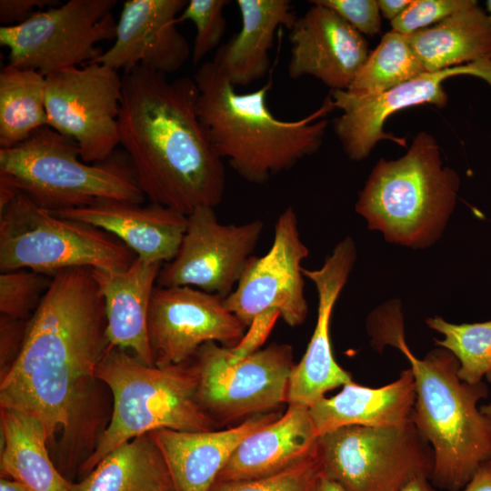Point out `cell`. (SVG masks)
I'll use <instances>...</instances> for the list:
<instances>
[{"mask_svg": "<svg viewBox=\"0 0 491 491\" xmlns=\"http://www.w3.org/2000/svg\"><path fill=\"white\" fill-rule=\"evenodd\" d=\"M104 298L90 267L60 270L28 320L23 348L0 381V408L29 414L49 439L85 427L96 367L108 347Z\"/></svg>", "mask_w": 491, "mask_h": 491, "instance_id": "6da1fadb", "label": "cell"}, {"mask_svg": "<svg viewBox=\"0 0 491 491\" xmlns=\"http://www.w3.org/2000/svg\"><path fill=\"white\" fill-rule=\"evenodd\" d=\"M119 145L137 185L151 203L185 215L216 206L225 190V170L198 116L195 79L136 65L122 75Z\"/></svg>", "mask_w": 491, "mask_h": 491, "instance_id": "7a4b0ae2", "label": "cell"}, {"mask_svg": "<svg viewBox=\"0 0 491 491\" xmlns=\"http://www.w3.org/2000/svg\"><path fill=\"white\" fill-rule=\"evenodd\" d=\"M366 326L376 350L392 346L409 362L416 382L411 420L433 449L431 482L438 489L460 491L491 458V418L478 406L488 396L487 386L462 381L459 362L446 348L416 357L406 342L397 300L374 310Z\"/></svg>", "mask_w": 491, "mask_h": 491, "instance_id": "3957f363", "label": "cell"}, {"mask_svg": "<svg viewBox=\"0 0 491 491\" xmlns=\"http://www.w3.org/2000/svg\"><path fill=\"white\" fill-rule=\"evenodd\" d=\"M194 79L198 116L210 143L222 160L251 183H265L315 154L327 128L325 116L336 108L329 95L301 119H279L267 105L271 80L253 92L236 93L213 60L202 63Z\"/></svg>", "mask_w": 491, "mask_h": 491, "instance_id": "277c9868", "label": "cell"}, {"mask_svg": "<svg viewBox=\"0 0 491 491\" xmlns=\"http://www.w3.org/2000/svg\"><path fill=\"white\" fill-rule=\"evenodd\" d=\"M190 360L148 366L132 353L108 346L95 376L111 391L112 416L80 465L81 475L85 476L115 448L142 435L159 429L214 430L215 422L198 401V371Z\"/></svg>", "mask_w": 491, "mask_h": 491, "instance_id": "5b68a950", "label": "cell"}, {"mask_svg": "<svg viewBox=\"0 0 491 491\" xmlns=\"http://www.w3.org/2000/svg\"><path fill=\"white\" fill-rule=\"evenodd\" d=\"M459 184L456 172L443 166L436 138L419 132L403 156L376 163L359 192L356 211L389 242L427 246L452 214Z\"/></svg>", "mask_w": 491, "mask_h": 491, "instance_id": "8992f818", "label": "cell"}, {"mask_svg": "<svg viewBox=\"0 0 491 491\" xmlns=\"http://www.w3.org/2000/svg\"><path fill=\"white\" fill-rule=\"evenodd\" d=\"M0 175L49 211L84 207L102 199L142 204L145 198L124 150L88 164L74 139L48 125L13 147L0 148Z\"/></svg>", "mask_w": 491, "mask_h": 491, "instance_id": "52a82bcc", "label": "cell"}, {"mask_svg": "<svg viewBox=\"0 0 491 491\" xmlns=\"http://www.w3.org/2000/svg\"><path fill=\"white\" fill-rule=\"evenodd\" d=\"M137 256L108 232L64 218L20 192L0 212V270L49 276L73 267L128 268Z\"/></svg>", "mask_w": 491, "mask_h": 491, "instance_id": "ba28073f", "label": "cell"}, {"mask_svg": "<svg viewBox=\"0 0 491 491\" xmlns=\"http://www.w3.org/2000/svg\"><path fill=\"white\" fill-rule=\"evenodd\" d=\"M322 474L347 491H400L431 480L434 453L413 422L402 426H346L319 436Z\"/></svg>", "mask_w": 491, "mask_h": 491, "instance_id": "9c48e42d", "label": "cell"}, {"mask_svg": "<svg viewBox=\"0 0 491 491\" xmlns=\"http://www.w3.org/2000/svg\"><path fill=\"white\" fill-rule=\"evenodd\" d=\"M115 0H70L36 10L22 24L0 27L9 65L44 76L89 64L103 54L98 43L115 40Z\"/></svg>", "mask_w": 491, "mask_h": 491, "instance_id": "30bf717a", "label": "cell"}, {"mask_svg": "<svg viewBox=\"0 0 491 491\" xmlns=\"http://www.w3.org/2000/svg\"><path fill=\"white\" fill-rule=\"evenodd\" d=\"M230 347L207 342L193 356L199 376L198 401L216 423L226 424L286 403L295 366L287 344H271L233 361Z\"/></svg>", "mask_w": 491, "mask_h": 491, "instance_id": "8fae6325", "label": "cell"}, {"mask_svg": "<svg viewBox=\"0 0 491 491\" xmlns=\"http://www.w3.org/2000/svg\"><path fill=\"white\" fill-rule=\"evenodd\" d=\"M295 209L286 207L275 224L274 240L262 256H252L225 307L248 328H273L281 317L288 326L302 325L308 313L302 262L308 256Z\"/></svg>", "mask_w": 491, "mask_h": 491, "instance_id": "7c38bea8", "label": "cell"}, {"mask_svg": "<svg viewBox=\"0 0 491 491\" xmlns=\"http://www.w3.org/2000/svg\"><path fill=\"white\" fill-rule=\"evenodd\" d=\"M122 76L92 62L45 76L48 126L71 137L88 164L108 158L119 145Z\"/></svg>", "mask_w": 491, "mask_h": 491, "instance_id": "4fadbf2b", "label": "cell"}, {"mask_svg": "<svg viewBox=\"0 0 491 491\" xmlns=\"http://www.w3.org/2000/svg\"><path fill=\"white\" fill-rule=\"evenodd\" d=\"M263 226L261 220L224 225L214 207L195 208L187 215L186 230L175 256L162 266L156 286H192L225 298L253 256Z\"/></svg>", "mask_w": 491, "mask_h": 491, "instance_id": "5bb4252c", "label": "cell"}, {"mask_svg": "<svg viewBox=\"0 0 491 491\" xmlns=\"http://www.w3.org/2000/svg\"><path fill=\"white\" fill-rule=\"evenodd\" d=\"M146 326L156 366L186 362L207 342L234 347L246 334L222 296L192 286H155Z\"/></svg>", "mask_w": 491, "mask_h": 491, "instance_id": "9a60e30c", "label": "cell"}, {"mask_svg": "<svg viewBox=\"0 0 491 491\" xmlns=\"http://www.w3.org/2000/svg\"><path fill=\"white\" fill-rule=\"evenodd\" d=\"M468 75L485 80L491 87V59L454 66L416 78L373 95H356L346 90H332L335 107L342 110L334 120L335 132L345 153L353 160L366 158L380 140L406 145L404 137L384 131L386 120L402 109L423 104L444 107L448 101L443 82L452 76Z\"/></svg>", "mask_w": 491, "mask_h": 491, "instance_id": "2e32d148", "label": "cell"}, {"mask_svg": "<svg viewBox=\"0 0 491 491\" xmlns=\"http://www.w3.org/2000/svg\"><path fill=\"white\" fill-rule=\"evenodd\" d=\"M356 257V245L349 236L340 241L319 269L303 267L304 276L316 286L317 318L307 348L295 365L288 382V406L310 408L332 389L353 382L349 372L334 357L330 320L334 306L345 286Z\"/></svg>", "mask_w": 491, "mask_h": 491, "instance_id": "e0dca14e", "label": "cell"}, {"mask_svg": "<svg viewBox=\"0 0 491 491\" xmlns=\"http://www.w3.org/2000/svg\"><path fill=\"white\" fill-rule=\"evenodd\" d=\"M187 2L125 1L114 44L93 62L124 73L140 65L165 75L178 71L192 55L186 38L176 27Z\"/></svg>", "mask_w": 491, "mask_h": 491, "instance_id": "ac0fdd59", "label": "cell"}, {"mask_svg": "<svg viewBox=\"0 0 491 491\" xmlns=\"http://www.w3.org/2000/svg\"><path fill=\"white\" fill-rule=\"evenodd\" d=\"M311 7L290 29L292 79L314 76L332 90H347L366 60V38L330 8L309 1Z\"/></svg>", "mask_w": 491, "mask_h": 491, "instance_id": "d6986e66", "label": "cell"}, {"mask_svg": "<svg viewBox=\"0 0 491 491\" xmlns=\"http://www.w3.org/2000/svg\"><path fill=\"white\" fill-rule=\"evenodd\" d=\"M94 225L115 235L149 263L170 262L176 255L187 225V215L151 203L102 199L78 208L51 211Z\"/></svg>", "mask_w": 491, "mask_h": 491, "instance_id": "ffe728a7", "label": "cell"}, {"mask_svg": "<svg viewBox=\"0 0 491 491\" xmlns=\"http://www.w3.org/2000/svg\"><path fill=\"white\" fill-rule=\"evenodd\" d=\"M276 418V413L256 415L228 429H159L150 435L164 457L175 491H210L237 446Z\"/></svg>", "mask_w": 491, "mask_h": 491, "instance_id": "44dd1931", "label": "cell"}, {"mask_svg": "<svg viewBox=\"0 0 491 491\" xmlns=\"http://www.w3.org/2000/svg\"><path fill=\"white\" fill-rule=\"evenodd\" d=\"M319 435L309 408L288 406L279 418L247 436L216 481L249 480L286 470L317 452Z\"/></svg>", "mask_w": 491, "mask_h": 491, "instance_id": "7402d4cb", "label": "cell"}, {"mask_svg": "<svg viewBox=\"0 0 491 491\" xmlns=\"http://www.w3.org/2000/svg\"><path fill=\"white\" fill-rule=\"evenodd\" d=\"M162 263L138 257L126 269L92 268L104 298L109 346L126 350L155 366L147 336V312Z\"/></svg>", "mask_w": 491, "mask_h": 491, "instance_id": "603a6c76", "label": "cell"}, {"mask_svg": "<svg viewBox=\"0 0 491 491\" xmlns=\"http://www.w3.org/2000/svg\"><path fill=\"white\" fill-rule=\"evenodd\" d=\"M416 401L411 368L381 387L351 382L331 397L315 403L309 412L318 435L346 426H402L410 423Z\"/></svg>", "mask_w": 491, "mask_h": 491, "instance_id": "cb8c5ba5", "label": "cell"}, {"mask_svg": "<svg viewBox=\"0 0 491 491\" xmlns=\"http://www.w3.org/2000/svg\"><path fill=\"white\" fill-rule=\"evenodd\" d=\"M242 26L221 45L214 62L235 86H246L263 78L271 65L270 51L276 30H289L296 20L288 0H236Z\"/></svg>", "mask_w": 491, "mask_h": 491, "instance_id": "d4e9b609", "label": "cell"}, {"mask_svg": "<svg viewBox=\"0 0 491 491\" xmlns=\"http://www.w3.org/2000/svg\"><path fill=\"white\" fill-rule=\"evenodd\" d=\"M405 37L425 73L491 59V25L478 5Z\"/></svg>", "mask_w": 491, "mask_h": 491, "instance_id": "484cf974", "label": "cell"}, {"mask_svg": "<svg viewBox=\"0 0 491 491\" xmlns=\"http://www.w3.org/2000/svg\"><path fill=\"white\" fill-rule=\"evenodd\" d=\"M1 477L18 481L29 491H71L73 484L52 462L43 424L19 410L0 408Z\"/></svg>", "mask_w": 491, "mask_h": 491, "instance_id": "4316f807", "label": "cell"}, {"mask_svg": "<svg viewBox=\"0 0 491 491\" xmlns=\"http://www.w3.org/2000/svg\"><path fill=\"white\" fill-rule=\"evenodd\" d=\"M71 491H175L164 457L150 433L106 455Z\"/></svg>", "mask_w": 491, "mask_h": 491, "instance_id": "83f0119b", "label": "cell"}, {"mask_svg": "<svg viewBox=\"0 0 491 491\" xmlns=\"http://www.w3.org/2000/svg\"><path fill=\"white\" fill-rule=\"evenodd\" d=\"M45 76L6 65L0 72V145L13 147L48 125Z\"/></svg>", "mask_w": 491, "mask_h": 491, "instance_id": "f1b7e54d", "label": "cell"}, {"mask_svg": "<svg viewBox=\"0 0 491 491\" xmlns=\"http://www.w3.org/2000/svg\"><path fill=\"white\" fill-rule=\"evenodd\" d=\"M425 73L405 35L386 33L371 52L346 90L356 95L386 92Z\"/></svg>", "mask_w": 491, "mask_h": 491, "instance_id": "f546056e", "label": "cell"}, {"mask_svg": "<svg viewBox=\"0 0 491 491\" xmlns=\"http://www.w3.org/2000/svg\"><path fill=\"white\" fill-rule=\"evenodd\" d=\"M426 322L428 327L444 336L442 340L436 339V344L456 357L457 375L462 381L477 384L491 374V320L453 324L434 316Z\"/></svg>", "mask_w": 491, "mask_h": 491, "instance_id": "4dcf8cb0", "label": "cell"}, {"mask_svg": "<svg viewBox=\"0 0 491 491\" xmlns=\"http://www.w3.org/2000/svg\"><path fill=\"white\" fill-rule=\"evenodd\" d=\"M52 276L30 270L1 272V316L28 320L50 286Z\"/></svg>", "mask_w": 491, "mask_h": 491, "instance_id": "1f68e13d", "label": "cell"}, {"mask_svg": "<svg viewBox=\"0 0 491 491\" xmlns=\"http://www.w3.org/2000/svg\"><path fill=\"white\" fill-rule=\"evenodd\" d=\"M228 0H190L177 17V23L191 21L196 28L192 48V61L199 65L202 59L216 48L225 34L224 15Z\"/></svg>", "mask_w": 491, "mask_h": 491, "instance_id": "d6a6232c", "label": "cell"}, {"mask_svg": "<svg viewBox=\"0 0 491 491\" xmlns=\"http://www.w3.org/2000/svg\"><path fill=\"white\" fill-rule=\"evenodd\" d=\"M322 473L317 452L280 473L249 480L215 481L210 491H310Z\"/></svg>", "mask_w": 491, "mask_h": 491, "instance_id": "836d02e7", "label": "cell"}, {"mask_svg": "<svg viewBox=\"0 0 491 491\" xmlns=\"http://www.w3.org/2000/svg\"><path fill=\"white\" fill-rule=\"evenodd\" d=\"M476 5L478 2L476 0H412L407 7L391 21L392 30L408 35Z\"/></svg>", "mask_w": 491, "mask_h": 491, "instance_id": "e575fe53", "label": "cell"}, {"mask_svg": "<svg viewBox=\"0 0 491 491\" xmlns=\"http://www.w3.org/2000/svg\"><path fill=\"white\" fill-rule=\"evenodd\" d=\"M335 11L362 35L381 31V15L376 0H312Z\"/></svg>", "mask_w": 491, "mask_h": 491, "instance_id": "d590c367", "label": "cell"}, {"mask_svg": "<svg viewBox=\"0 0 491 491\" xmlns=\"http://www.w3.org/2000/svg\"><path fill=\"white\" fill-rule=\"evenodd\" d=\"M28 320L5 316H0L1 377L9 371L21 353L27 332Z\"/></svg>", "mask_w": 491, "mask_h": 491, "instance_id": "8d00e7d4", "label": "cell"}, {"mask_svg": "<svg viewBox=\"0 0 491 491\" xmlns=\"http://www.w3.org/2000/svg\"><path fill=\"white\" fill-rule=\"evenodd\" d=\"M55 0H1L0 22L4 26L15 25L26 21L35 11L46 6H56Z\"/></svg>", "mask_w": 491, "mask_h": 491, "instance_id": "74e56055", "label": "cell"}, {"mask_svg": "<svg viewBox=\"0 0 491 491\" xmlns=\"http://www.w3.org/2000/svg\"><path fill=\"white\" fill-rule=\"evenodd\" d=\"M460 491H491V458L477 467Z\"/></svg>", "mask_w": 491, "mask_h": 491, "instance_id": "f35d334b", "label": "cell"}, {"mask_svg": "<svg viewBox=\"0 0 491 491\" xmlns=\"http://www.w3.org/2000/svg\"><path fill=\"white\" fill-rule=\"evenodd\" d=\"M412 2V0H378L382 15L392 21L396 18Z\"/></svg>", "mask_w": 491, "mask_h": 491, "instance_id": "ab89813d", "label": "cell"}, {"mask_svg": "<svg viewBox=\"0 0 491 491\" xmlns=\"http://www.w3.org/2000/svg\"><path fill=\"white\" fill-rule=\"evenodd\" d=\"M400 491H438L427 476H418L408 482Z\"/></svg>", "mask_w": 491, "mask_h": 491, "instance_id": "60d3db41", "label": "cell"}, {"mask_svg": "<svg viewBox=\"0 0 491 491\" xmlns=\"http://www.w3.org/2000/svg\"><path fill=\"white\" fill-rule=\"evenodd\" d=\"M310 491H347L335 480L324 476L322 473L316 480Z\"/></svg>", "mask_w": 491, "mask_h": 491, "instance_id": "b9f144b4", "label": "cell"}, {"mask_svg": "<svg viewBox=\"0 0 491 491\" xmlns=\"http://www.w3.org/2000/svg\"><path fill=\"white\" fill-rule=\"evenodd\" d=\"M0 491H29L25 486L18 481L1 477Z\"/></svg>", "mask_w": 491, "mask_h": 491, "instance_id": "7bdbcfd3", "label": "cell"}, {"mask_svg": "<svg viewBox=\"0 0 491 491\" xmlns=\"http://www.w3.org/2000/svg\"><path fill=\"white\" fill-rule=\"evenodd\" d=\"M480 410L491 418V403L480 406Z\"/></svg>", "mask_w": 491, "mask_h": 491, "instance_id": "ee69618b", "label": "cell"}, {"mask_svg": "<svg viewBox=\"0 0 491 491\" xmlns=\"http://www.w3.org/2000/svg\"><path fill=\"white\" fill-rule=\"evenodd\" d=\"M486 9H487V12H488V19H489V22H490V25H491V0H487L486 2Z\"/></svg>", "mask_w": 491, "mask_h": 491, "instance_id": "f6af8a7d", "label": "cell"}, {"mask_svg": "<svg viewBox=\"0 0 491 491\" xmlns=\"http://www.w3.org/2000/svg\"><path fill=\"white\" fill-rule=\"evenodd\" d=\"M486 378L488 380L489 383H491V374L488 375Z\"/></svg>", "mask_w": 491, "mask_h": 491, "instance_id": "bcb514c9", "label": "cell"}]
</instances>
